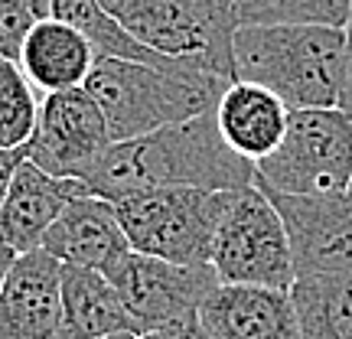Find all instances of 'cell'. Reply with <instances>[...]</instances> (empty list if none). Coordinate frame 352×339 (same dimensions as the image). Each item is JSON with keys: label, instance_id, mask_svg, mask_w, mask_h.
<instances>
[{"label": "cell", "instance_id": "obj_1", "mask_svg": "<svg viewBox=\"0 0 352 339\" xmlns=\"http://www.w3.org/2000/svg\"><path fill=\"white\" fill-rule=\"evenodd\" d=\"M78 183V179H76ZM147 186H196V189H248L254 186V164L228 147L215 114H196L179 124H166L134 140H114L82 193L118 199Z\"/></svg>", "mask_w": 352, "mask_h": 339}, {"label": "cell", "instance_id": "obj_2", "mask_svg": "<svg viewBox=\"0 0 352 339\" xmlns=\"http://www.w3.org/2000/svg\"><path fill=\"white\" fill-rule=\"evenodd\" d=\"M235 78L274 91L290 111L336 108L346 72V30L314 23L235 26Z\"/></svg>", "mask_w": 352, "mask_h": 339}, {"label": "cell", "instance_id": "obj_3", "mask_svg": "<svg viewBox=\"0 0 352 339\" xmlns=\"http://www.w3.org/2000/svg\"><path fill=\"white\" fill-rule=\"evenodd\" d=\"M226 85L228 78L196 69H160L98 56L82 88L98 101L111 140H134L166 124L215 111Z\"/></svg>", "mask_w": 352, "mask_h": 339}, {"label": "cell", "instance_id": "obj_4", "mask_svg": "<svg viewBox=\"0 0 352 339\" xmlns=\"http://www.w3.org/2000/svg\"><path fill=\"white\" fill-rule=\"evenodd\" d=\"M131 36L196 72L235 78V0H98Z\"/></svg>", "mask_w": 352, "mask_h": 339}, {"label": "cell", "instance_id": "obj_5", "mask_svg": "<svg viewBox=\"0 0 352 339\" xmlns=\"http://www.w3.org/2000/svg\"><path fill=\"white\" fill-rule=\"evenodd\" d=\"M232 193L196 186H147L111 202L134 252L176 264H209L215 228L232 202Z\"/></svg>", "mask_w": 352, "mask_h": 339}, {"label": "cell", "instance_id": "obj_6", "mask_svg": "<svg viewBox=\"0 0 352 339\" xmlns=\"http://www.w3.org/2000/svg\"><path fill=\"white\" fill-rule=\"evenodd\" d=\"M352 118L340 108H297L274 151L254 164V183L287 196H346Z\"/></svg>", "mask_w": 352, "mask_h": 339}, {"label": "cell", "instance_id": "obj_7", "mask_svg": "<svg viewBox=\"0 0 352 339\" xmlns=\"http://www.w3.org/2000/svg\"><path fill=\"white\" fill-rule=\"evenodd\" d=\"M209 264L222 284L290 287L297 281L284 219L258 183L232 193L215 228Z\"/></svg>", "mask_w": 352, "mask_h": 339}, {"label": "cell", "instance_id": "obj_8", "mask_svg": "<svg viewBox=\"0 0 352 339\" xmlns=\"http://www.w3.org/2000/svg\"><path fill=\"white\" fill-rule=\"evenodd\" d=\"M101 274L111 281L138 336L196 316L209 290L219 284L212 264H176L134 248H127Z\"/></svg>", "mask_w": 352, "mask_h": 339}, {"label": "cell", "instance_id": "obj_9", "mask_svg": "<svg viewBox=\"0 0 352 339\" xmlns=\"http://www.w3.org/2000/svg\"><path fill=\"white\" fill-rule=\"evenodd\" d=\"M111 144V131L98 101L85 88H65L43 95L36 127L23 153L50 176L82 183L101 164Z\"/></svg>", "mask_w": 352, "mask_h": 339}, {"label": "cell", "instance_id": "obj_10", "mask_svg": "<svg viewBox=\"0 0 352 339\" xmlns=\"http://www.w3.org/2000/svg\"><path fill=\"white\" fill-rule=\"evenodd\" d=\"M264 193L284 219L297 277L352 274V202L346 196Z\"/></svg>", "mask_w": 352, "mask_h": 339}, {"label": "cell", "instance_id": "obj_11", "mask_svg": "<svg viewBox=\"0 0 352 339\" xmlns=\"http://www.w3.org/2000/svg\"><path fill=\"white\" fill-rule=\"evenodd\" d=\"M0 339H63V261L16 254L0 287Z\"/></svg>", "mask_w": 352, "mask_h": 339}, {"label": "cell", "instance_id": "obj_12", "mask_svg": "<svg viewBox=\"0 0 352 339\" xmlns=\"http://www.w3.org/2000/svg\"><path fill=\"white\" fill-rule=\"evenodd\" d=\"M196 316L215 339H300L290 287L219 281Z\"/></svg>", "mask_w": 352, "mask_h": 339}, {"label": "cell", "instance_id": "obj_13", "mask_svg": "<svg viewBox=\"0 0 352 339\" xmlns=\"http://www.w3.org/2000/svg\"><path fill=\"white\" fill-rule=\"evenodd\" d=\"M39 248L50 252L63 264L104 271L131 245H127V235L121 228L114 202L91 196V193H78L63 206V212L56 215V222L43 235Z\"/></svg>", "mask_w": 352, "mask_h": 339}, {"label": "cell", "instance_id": "obj_14", "mask_svg": "<svg viewBox=\"0 0 352 339\" xmlns=\"http://www.w3.org/2000/svg\"><path fill=\"white\" fill-rule=\"evenodd\" d=\"M82 189L76 179L50 176L23 157V164L16 166L10 186L0 199V241L16 254L36 252L56 215Z\"/></svg>", "mask_w": 352, "mask_h": 339}, {"label": "cell", "instance_id": "obj_15", "mask_svg": "<svg viewBox=\"0 0 352 339\" xmlns=\"http://www.w3.org/2000/svg\"><path fill=\"white\" fill-rule=\"evenodd\" d=\"M212 114L215 124H219V134L228 147L241 157H248L252 164H258L261 157H267L280 144L284 131H287L290 108L274 91L254 85V82L232 78L222 88Z\"/></svg>", "mask_w": 352, "mask_h": 339}, {"label": "cell", "instance_id": "obj_16", "mask_svg": "<svg viewBox=\"0 0 352 339\" xmlns=\"http://www.w3.org/2000/svg\"><path fill=\"white\" fill-rule=\"evenodd\" d=\"M95 59L98 56L91 43L72 23L59 17H39L26 33L16 63L39 95H50L65 88H82Z\"/></svg>", "mask_w": 352, "mask_h": 339}, {"label": "cell", "instance_id": "obj_17", "mask_svg": "<svg viewBox=\"0 0 352 339\" xmlns=\"http://www.w3.org/2000/svg\"><path fill=\"white\" fill-rule=\"evenodd\" d=\"M134 333L111 281L95 267L63 264V339Z\"/></svg>", "mask_w": 352, "mask_h": 339}, {"label": "cell", "instance_id": "obj_18", "mask_svg": "<svg viewBox=\"0 0 352 339\" xmlns=\"http://www.w3.org/2000/svg\"><path fill=\"white\" fill-rule=\"evenodd\" d=\"M290 297L300 339H352V274L297 277Z\"/></svg>", "mask_w": 352, "mask_h": 339}, {"label": "cell", "instance_id": "obj_19", "mask_svg": "<svg viewBox=\"0 0 352 339\" xmlns=\"http://www.w3.org/2000/svg\"><path fill=\"white\" fill-rule=\"evenodd\" d=\"M50 17H59V20L76 26L78 33L91 43L95 56L131 59V63H147V65H160V69H186L183 63H176L164 52L138 43L98 0H52Z\"/></svg>", "mask_w": 352, "mask_h": 339}, {"label": "cell", "instance_id": "obj_20", "mask_svg": "<svg viewBox=\"0 0 352 339\" xmlns=\"http://www.w3.org/2000/svg\"><path fill=\"white\" fill-rule=\"evenodd\" d=\"M352 0H235V26L314 23L349 30Z\"/></svg>", "mask_w": 352, "mask_h": 339}, {"label": "cell", "instance_id": "obj_21", "mask_svg": "<svg viewBox=\"0 0 352 339\" xmlns=\"http://www.w3.org/2000/svg\"><path fill=\"white\" fill-rule=\"evenodd\" d=\"M39 118V91L16 59L0 52V147H26Z\"/></svg>", "mask_w": 352, "mask_h": 339}, {"label": "cell", "instance_id": "obj_22", "mask_svg": "<svg viewBox=\"0 0 352 339\" xmlns=\"http://www.w3.org/2000/svg\"><path fill=\"white\" fill-rule=\"evenodd\" d=\"M39 17L33 13L30 0H0V52L20 59L26 33L33 30Z\"/></svg>", "mask_w": 352, "mask_h": 339}, {"label": "cell", "instance_id": "obj_23", "mask_svg": "<svg viewBox=\"0 0 352 339\" xmlns=\"http://www.w3.org/2000/svg\"><path fill=\"white\" fill-rule=\"evenodd\" d=\"M140 339H215V336L199 323V316H186V320L166 323L160 329H151V333H144Z\"/></svg>", "mask_w": 352, "mask_h": 339}, {"label": "cell", "instance_id": "obj_24", "mask_svg": "<svg viewBox=\"0 0 352 339\" xmlns=\"http://www.w3.org/2000/svg\"><path fill=\"white\" fill-rule=\"evenodd\" d=\"M23 147H0V199H3V193H7V186H10L13 173H16V166L23 164Z\"/></svg>", "mask_w": 352, "mask_h": 339}, {"label": "cell", "instance_id": "obj_25", "mask_svg": "<svg viewBox=\"0 0 352 339\" xmlns=\"http://www.w3.org/2000/svg\"><path fill=\"white\" fill-rule=\"evenodd\" d=\"M336 108L352 118V26L346 30V72H342V88H340Z\"/></svg>", "mask_w": 352, "mask_h": 339}, {"label": "cell", "instance_id": "obj_26", "mask_svg": "<svg viewBox=\"0 0 352 339\" xmlns=\"http://www.w3.org/2000/svg\"><path fill=\"white\" fill-rule=\"evenodd\" d=\"M13 258H16V252H10V248L0 241V287H3V277H7V271H10Z\"/></svg>", "mask_w": 352, "mask_h": 339}, {"label": "cell", "instance_id": "obj_27", "mask_svg": "<svg viewBox=\"0 0 352 339\" xmlns=\"http://www.w3.org/2000/svg\"><path fill=\"white\" fill-rule=\"evenodd\" d=\"M30 7H33V13H36V17H50V13H52V0H30Z\"/></svg>", "mask_w": 352, "mask_h": 339}, {"label": "cell", "instance_id": "obj_28", "mask_svg": "<svg viewBox=\"0 0 352 339\" xmlns=\"http://www.w3.org/2000/svg\"><path fill=\"white\" fill-rule=\"evenodd\" d=\"M98 339H140L138 333H111V336H98Z\"/></svg>", "mask_w": 352, "mask_h": 339}, {"label": "cell", "instance_id": "obj_29", "mask_svg": "<svg viewBox=\"0 0 352 339\" xmlns=\"http://www.w3.org/2000/svg\"><path fill=\"white\" fill-rule=\"evenodd\" d=\"M346 199L352 202V179H349V189H346Z\"/></svg>", "mask_w": 352, "mask_h": 339}, {"label": "cell", "instance_id": "obj_30", "mask_svg": "<svg viewBox=\"0 0 352 339\" xmlns=\"http://www.w3.org/2000/svg\"><path fill=\"white\" fill-rule=\"evenodd\" d=\"M349 26H352V20H349Z\"/></svg>", "mask_w": 352, "mask_h": 339}]
</instances>
